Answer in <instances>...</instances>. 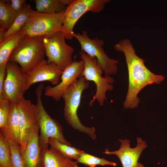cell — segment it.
Returning a JSON list of instances; mask_svg holds the SVG:
<instances>
[{
	"label": "cell",
	"instance_id": "cell-2",
	"mask_svg": "<svg viewBox=\"0 0 167 167\" xmlns=\"http://www.w3.org/2000/svg\"><path fill=\"white\" fill-rule=\"evenodd\" d=\"M65 9L54 14L39 13L32 9L19 32L26 38L51 36L62 31Z\"/></svg>",
	"mask_w": 167,
	"mask_h": 167
},
{
	"label": "cell",
	"instance_id": "cell-7",
	"mask_svg": "<svg viewBox=\"0 0 167 167\" xmlns=\"http://www.w3.org/2000/svg\"><path fill=\"white\" fill-rule=\"evenodd\" d=\"M109 0H70L65 9L62 32L66 39L73 37L74 27L79 19L84 14L90 11L101 12Z\"/></svg>",
	"mask_w": 167,
	"mask_h": 167
},
{
	"label": "cell",
	"instance_id": "cell-29",
	"mask_svg": "<svg viewBox=\"0 0 167 167\" xmlns=\"http://www.w3.org/2000/svg\"><path fill=\"white\" fill-rule=\"evenodd\" d=\"M37 167H43L42 165V163H41V161H40V162L39 163Z\"/></svg>",
	"mask_w": 167,
	"mask_h": 167
},
{
	"label": "cell",
	"instance_id": "cell-10",
	"mask_svg": "<svg viewBox=\"0 0 167 167\" xmlns=\"http://www.w3.org/2000/svg\"><path fill=\"white\" fill-rule=\"evenodd\" d=\"M6 70L3 98L17 102L24 97L26 91V73L18 63L10 61L7 62Z\"/></svg>",
	"mask_w": 167,
	"mask_h": 167
},
{
	"label": "cell",
	"instance_id": "cell-14",
	"mask_svg": "<svg viewBox=\"0 0 167 167\" xmlns=\"http://www.w3.org/2000/svg\"><path fill=\"white\" fill-rule=\"evenodd\" d=\"M63 71L55 65L48 63L44 60L31 70L26 73V91L37 82L49 81L56 85L60 82Z\"/></svg>",
	"mask_w": 167,
	"mask_h": 167
},
{
	"label": "cell",
	"instance_id": "cell-26",
	"mask_svg": "<svg viewBox=\"0 0 167 167\" xmlns=\"http://www.w3.org/2000/svg\"><path fill=\"white\" fill-rule=\"evenodd\" d=\"M11 101L8 99L3 98L0 100V131L5 127L11 106Z\"/></svg>",
	"mask_w": 167,
	"mask_h": 167
},
{
	"label": "cell",
	"instance_id": "cell-22",
	"mask_svg": "<svg viewBox=\"0 0 167 167\" xmlns=\"http://www.w3.org/2000/svg\"><path fill=\"white\" fill-rule=\"evenodd\" d=\"M48 144L65 156L75 159L76 161L79 158L83 151L71 146L62 143L53 138L49 139Z\"/></svg>",
	"mask_w": 167,
	"mask_h": 167
},
{
	"label": "cell",
	"instance_id": "cell-24",
	"mask_svg": "<svg viewBox=\"0 0 167 167\" xmlns=\"http://www.w3.org/2000/svg\"><path fill=\"white\" fill-rule=\"evenodd\" d=\"M78 163L83 164L89 167H95L96 165H105L115 166L116 163L109 161L104 158L97 157L85 152L83 151L81 153L78 159L76 161Z\"/></svg>",
	"mask_w": 167,
	"mask_h": 167
},
{
	"label": "cell",
	"instance_id": "cell-5",
	"mask_svg": "<svg viewBox=\"0 0 167 167\" xmlns=\"http://www.w3.org/2000/svg\"><path fill=\"white\" fill-rule=\"evenodd\" d=\"M80 55L84 62V70L81 76L84 77L88 81H93L96 86V93L89 101V105L92 106L97 100L100 105L102 106L107 99L106 92L113 88L112 84L114 80L110 76H102L103 71L96 58L91 57L83 50L81 51Z\"/></svg>",
	"mask_w": 167,
	"mask_h": 167
},
{
	"label": "cell",
	"instance_id": "cell-15",
	"mask_svg": "<svg viewBox=\"0 0 167 167\" xmlns=\"http://www.w3.org/2000/svg\"><path fill=\"white\" fill-rule=\"evenodd\" d=\"M38 124L27 142L22 155L25 167H37L41 161V148Z\"/></svg>",
	"mask_w": 167,
	"mask_h": 167
},
{
	"label": "cell",
	"instance_id": "cell-11",
	"mask_svg": "<svg viewBox=\"0 0 167 167\" xmlns=\"http://www.w3.org/2000/svg\"><path fill=\"white\" fill-rule=\"evenodd\" d=\"M17 107L20 134L19 145L22 155L27 142L38 124L37 114L36 105L24 97L17 102Z\"/></svg>",
	"mask_w": 167,
	"mask_h": 167
},
{
	"label": "cell",
	"instance_id": "cell-19",
	"mask_svg": "<svg viewBox=\"0 0 167 167\" xmlns=\"http://www.w3.org/2000/svg\"><path fill=\"white\" fill-rule=\"evenodd\" d=\"M32 9L30 5L26 3L8 30L5 31L0 29V41L19 32L27 20Z\"/></svg>",
	"mask_w": 167,
	"mask_h": 167
},
{
	"label": "cell",
	"instance_id": "cell-3",
	"mask_svg": "<svg viewBox=\"0 0 167 167\" xmlns=\"http://www.w3.org/2000/svg\"><path fill=\"white\" fill-rule=\"evenodd\" d=\"M89 86L88 81L81 76L68 88L62 96L64 101L63 115L68 124L73 128L87 134L94 139L96 137L94 127L83 125L77 114L82 92Z\"/></svg>",
	"mask_w": 167,
	"mask_h": 167
},
{
	"label": "cell",
	"instance_id": "cell-27",
	"mask_svg": "<svg viewBox=\"0 0 167 167\" xmlns=\"http://www.w3.org/2000/svg\"><path fill=\"white\" fill-rule=\"evenodd\" d=\"M8 3L15 13L17 15L26 4L25 0H7Z\"/></svg>",
	"mask_w": 167,
	"mask_h": 167
},
{
	"label": "cell",
	"instance_id": "cell-12",
	"mask_svg": "<svg viewBox=\"0 0 167 167\" xmlns=\"http://www.w3.org/2000/svg\"><path fill=\"white\" fill-rule=\"evenodd\" d=\"M84 62L82 60L75 61L63 71L61 81L54 87L48 86L44 88L45 95L55 101H59L68 88L79 78L84 70Z\"/></svg>",
	"mask_w": 167,
	"mask_h": 167
},
{
	"label": "cell",
	"instance_id": "cell-23",
	"mask_svg": "<svg viewBox=\"0 0 167 167\" xmlns=\"http://www.w3.org/2000/svg\"><path fill=\"white\" fill-rule=\"evenodd\" d=\"M0 165L3 167H13L11 160V151L10 144L1 131Z\"/></svg>",
	"mask_w": 167,
	"mask_h": 167
},
{
	"label": "cell",
	"instance_id": "cell-25",
	"mask_svg": "<svg viewBox=\"0 0 167 167\" xmlns=\"http://www.w3.org/2000/svg\"><path fill=\"white\" fill-rule=\"evenodd\" d=\"M7 140L11 148V160L13 167H25L21 155L20 145L11 139Z\"/></svg>",
	"mask_w": 167,
	"mask_h": 167
},
{
	"label": "cell",
	"instance_id": "cell-18",
	"mask_svg": "<svg viewBox=\"0 0 167 167\" xmlns=\"http://www.w3.org/2000/svg\"><path fill=\"white\" fill-rule=\"evenodd\" d=\"M24 38L19 31L0 41V67L6 65L11 54Z\"/></svg>",
	"mask_w": 167,
	"mask_h": 167
},
{
	"label": "cell",
	"instance_id": "cell-17",
	"mask_svg": "<svg viewBox=\"0 0 167 167\" xmlns=\"http://www.w3.org/2000/svg\"><path fill=\"white\" fill-rule=\"evenodd\" d=\"M17 103L11 102L5 127L0 131L7 140L11 139L19 144L20 134L18 123Z\"/></svg>",
	"mask_w": 167,
	"mask_h": 167
},
{
	"label": "cell",
	"instance_id": "cell-6",
	"mask_svg": "<svg viewBox=\"0 0 167 167\" xmlns=\"http://www.w3.org/2000/svg\"><path fill=\"white\" fill-rule=\"evenodd\" d=\"M44 88L43 84H40L36 91L37 98L36 105L38 124L40 131V140L41 149L48 148V142L50 138L55 139L62 143L71 146L70 143L64 136L61 126L56 120L51 118L45 109L41 99L42 92Z\"/></svg>",
	"mask_w": 167,
	"mask_h": 167
},
{
	"label": "cell",
	"instance_id": "cell-13",
	"mask_svg": "<svg viewBox=\"0 0 167 167\" xmlns=\"http://www.w3.org/2000/svg\"><path fill=\"white\" fill-rule=\"evenodd\" d=\"M137 144L134 148L130 146V141L128 139H119L121 143L120 148L117 150L109 151L105 150L104 153L117 155L120 160L123 167H144L143 164L138 162L139 157L147 145L146 141L141 138L137 137Z\"/></svg>",
	"mask_w": 167,
	"mask_h": 167
},
{
	"label": "cell",
	"instance_id": "cell-21",
	"mask_svg": "<svg viewBox=\"0 0 167 167\" xmlns=\"http://www.w3.org/2000/svg\"><path fill=\"white\" fill-rule=\"evenodd\" d=\"M11 8L7 0H0V29L6 31L17 16Z\"/></svg>",
	"mask_w": 167,
	"mask_h": 167
},
{
	"label": "cell",
	"instance_id": "cell-1",
	"mask_svg": "<svg viewBox=\"0 0 167 167\" xmlns=\"http://www.w3.org/2000/svg\"><path fill=\"white\" fill-rule=\"evenodd\" d=\"M114 48L116 51L124 54L128 71V88L123 103V108L134 109L139 102L137 96L139 92L148 85L160 84L164 80L165 77L155 74L146 67L145 60L136 55L129 39L121 40L115 44Z\"/></svg>",
	"mask_w": 167,
	"mask_h": 167
},
{
	"label": "cell",
	"instance_id": "cell-8",
	"mask_svg": "<svg viewBox=\"0 0 167 167\" xmlns=\"http://www.w3.org/2000/svg\"><path fill=\"white\" fill-rule=\"evenodd\" d=\"M73 36L79 42L81 50L96 59L105 76L115 75L117 74L118 61L109 58L106 54L103 48L104 43L102 39L91 38L85 30H83L81 33L74 32Z\"/></svg>",
	"mask_w": 167,
	"mask_h": 167
},
{
	"label": "cell",
	"instance_id": "cell-9",
	"mask_svg": "<svg viewBox=\"0 0 167 167\" xmlns=\"http://www.w3.org/2000/svg\"><path fill=\"white\" fill-rule=\"evenodd\" d=\"M43 37L48 63L55 65L63 71L73 62L72 56L74 49L66 43V38L61 31L50 37Z\"/></svg>",
	"mask_w": 167,
	"mask_h": 167
},
{
	"label": "cell",
	"instance_id": "cell-4",
	"mask_svg": "<svg viewBox=\"0 0 167 167\" xmlns=\"http://www.w3.org/2000/svg\"><path fill=\"white\" fill-rule=\"evenodd\" d=\"M43 36L24 38L11 54L8 61L15 62L26 73L44 59Z\"/></svg>",
	"mask_w": 167,
	"mask_h": 167
},
{
	"label": "cell",
	"instance_id": "cell-28",
	"mask_svg": "<svg viewBox=\"0 0 167 167\" xmlns=\"http://www.w3.org/2000/svg\"><path fill=\"white\" fill-rule=\"evenodd\" d=\"M6 66L0 67V100L3 99L4 87L6 74Z\"/></svg>",
	"mask_w": 167,
	"mask_h": 167
},
{
	"label": "cell",
	"instance_id": "cell-20",
	"mask_svg": "<svg viewBox=\"0 0 167 167\" xmlns=\"http://www.w3.org/2000/svg\"><path fill=\"white\" fill-rule=\"evenodd\" d=\"M70 0H36V11L39 13L54 14L65 9Z\"/></svg>",
	"mask_w": 167,
	"mask_h": 167
},
{
	"label": "cell",
	"instance_id": "cell-30",
	"mask_svg": "<svg viewBox=\"0 0 167 167\" xmlns=\"http://www.w3.org/2000/svg\"><path fill=\"white\" fill-rule=\"evenodd\" d=\"M0 167H3L2 166L0 165Z\"/></svg>",
	"mask_w": 167,
	"mask_h": 167
},
{
	"label": "cell",
	"instance_id": "cell-16",
	"mask_svg": "<svg viewBox=\"0 0 167 167\" xmlns=\"http://www.w3.org/2000/svg\"><path fill=\"white\" fill-rule=\"evenodd\" d=\"M41 161L43 167H78V162L51 147L41 149Z\"/></svg>",
	"mask_w": 167,
	"mask_h": 167
}]
</instances>
